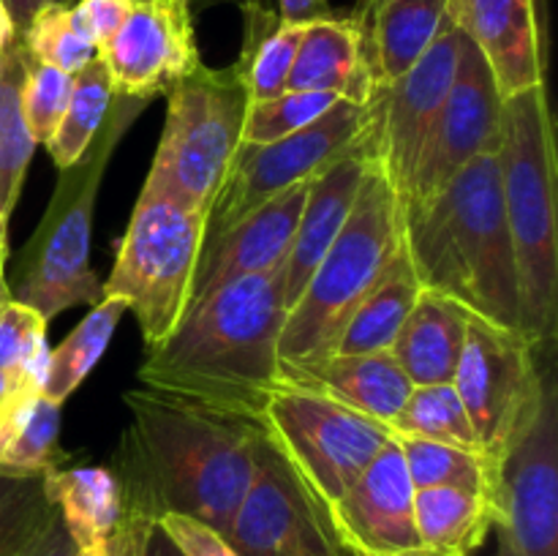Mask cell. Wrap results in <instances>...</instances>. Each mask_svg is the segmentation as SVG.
Returning <instances> with one entry per match:
<instances>
[{"mask_svg": "<svg viewBox=\"0 0 558 556\" xmlns=\"http://www.w3.org/2000/svg\"><path fill=\"white\" fill-rule=\"evenodd\" d=\"M283 265L223 283L191 305L172 336L147 349L136 371L142 387L259 423L278 387Z\"/></svg>", "mask_w": 558, "mask_h": 556, "instance_id": "6da1fadb", "label": "cell"}, {"mask_svg": "<svg viewBox=\"0 0 558 556\" xmlns=\"http://www.w3.org/2000/svg\"><path fill=\"white\" fill-rule=\"evenodd\" d=\"M131 412L114 463L142 485L156 512H183L227 537L254 480L259 423L210 412L136 387L123 396Z\"/></svg>", "mask_w": 558, "mask_h": 556, "instance_id": "7a4b0ae2", "label": "cell"}, {"mask_svg": "<svg viewBox=\"0 0 558 556\" xmlns=\"http://www.w3.org/2000/svg\"><path fill=\"white\" fill-rule=\"evenodd\" d=\"M401 245L420 287L452 300L472 319L521 333L499 153L469 161L425 205L401 207Z\"/></svg>", "mask_w": 558, "mask_h": 556, "instance_id": "3957f363", "label": "cell"}, {"mask_svg": "<svg viewBox=\"0 0 558 556\" xmlns=\"http://www.w3.org/2000/svg\"><path fill=\"white\" fill-rule=\"evenodd\" d=\"M496 153L515 254L521 336L539 358H550L558 336V161L548 87L505 98Z\"/></svg>", "mask_w": 558, "mask_h": 556, "instance_id": "277c9868", "label": "cell"}, {"mask_svg": "<svg viewBox=\"0 0 558 556\" xmlns=\"http://www.w3.org/2000/svg\"><path fill=\"white\" fill-rule=\"evenodd\" d=\"M145 107L147 101L114 93L96 140L82 161L60 172L63 178L54 189L52 205L22 251L11 298L31 305L47 322L76 305H96L104 300V281L90 267L93 210L114 145Z\"/></svg>", "mask_w": 558, "mask_h": 556, "instance_id": "5b68a950", "label": "cell"}, {"mask_svg": "<svg viewBox=\"0 0 558 556\" xmlns=\"http://www.w3.org/2000/svg\"><path fill=\"white\" fill-rule=\"evenodd\" d=\"M401 245V202L371 156L352 213L319 267L287 311L278 360L330 354L349 314L379 283Z\"/></svg>", "mask_w": 558, "mask_h": 556, "instance_id": "8992f818", "label": "cell"}, {"mask_svg": "<svg viewBox=\"0 0 558 556\" xmlns=\"http://www.w3.org/2000/svg\"><path fill=\"white\" fill-rule=\"evenodd\" d=\"M251 98L238 63L196 69L167 93V120L142 194L183 210L210 213L243 142Z\"/></svg>", "mask_w": 558, "mask_h": 556, "instance_id": "52a82bcc", "label": "cell"}, {"mask_svg": "<svg viewBox=\"0 0 558 556\" xmlns=\"http://www.w3.org/2000/svg\"><path fill=\"white\" fill-rule=\"evenodd\" d=\"M259 428L322 521L392 439L387 423L287 385H278L270 396Z\"/></svg>", "mask_w": 558, "mask_h": 556, "instance_id": "ba28073f", "label": "cell"}, {"mask_svg": "<svg viewBox=\"0 0 558 556\" xmlns=\"http://www.w3.org/2000/svg\"><path fill=\"white\" fill-rule=\"evenodd\" d=\"M205 229L207 213L147 196L136 202L104 298L125 300L147 349L167 341L189 311Z\"/></svg>", "mask_w": 558, "mask_h": 556, "instance_id": "9c48e42d", "label": "cell"}, {"mask_svg": "<svg viewBox=\"0 0 558 556\" xmlns=\"http://www.w3.org/2000/svg\"><path fill=\"white\" fill-rule=\"evenodd\" d=\"M371 134V104H354L341 98L322 118L283 140L267 145H243L227 169L221 189L207 213V240L218 238L272 196L314 180L330 164L347 156Z\"/></svg>", "mask_w": 558, "mask_h": 556, "instance_id": "30bf717a", "label": "cell"}, {"mask_svg": "<svg viewBox=\"0 0 558 556\" xmlns=\"http://www.w3.org/2000/svg\"><path fill=\"white\" fill-rule=\"evenodd\" d=\"M496 501V556H558V385L550 363L499 463Z\"/></svg>", "mask_w": 558, "mask_h": 556, "instance_id": "8fae6325", "label": "cell"}, {"mask_svg": "<svg viewBox=\"0 0 558 556\" xmlns=\"http://www.w3.org/2000/svg\"><path fill=\"white\" fill-rule=\"evenodd\" d=\"M548 363H539V354L521 333L469 322L452 387L477 431L480 447L496 463L532 412Z\"/></svg>", "mask_w": 558, "mask_h": 556, "instance_id": "7c38bea8", "label": "cell"}, {"mask_svg": "<svg viewBox=\"0 0 558 556\" xmlns=\"http://www.w3.org/2000/svg\"><path fill=\"white\" fill-rule=\"evenodd\" d=\"M501 109L505 98L499 96L483 52L461 31L456 80L425 136L407 191L398 196L401 207L425 205L439 196L469 161L499 150Z\"/></svg>", "mask_w": 558, "mask_h": 556, "instance_id": "4fadbf2b", "label": "cell"}, {"mask_svg": "<svg viewBox=\"0 0 558 556\" xmlns=\"http://www.w3.org/2000/svg\"><path fill=\"white\" fill-rule=\"evenodd\" d=\"M458 38L461 31L447 14L423 58L390 85H376L371 98V150L398 196L407 191L425 136L456 80Z\"/></svg>", "mask_w": 558, "mask_h": 556, "instance_id": "5bb4252c", "label": "cell"}, {"mask_svg": "<svg viewBox=\"0 0 558 556\" xmlns=\"http://www.w3.org/2000/svg\"><path fill=\"white\" fill-rule=\"evenodd\" d=\"M98 55L114 93L147 104L205 65L185 0H134L129 20Z\"/></svg>", "mask_w": 558, "mask_h": 556, "instance_id": "9a60e30c", "label": "cell"}, {"mask_svg": "<svg viewBox=\"0 0 558 556\" xmlns=\"http://www.w3.org/2000/svg\"><path fill=\"white\" fill-rule=\"evenodd\" d=\"M341 556H425L414 521V485L396 439L325 512Z\"/></svg>", "mask_w": 558, "mask_h": 556, "instance_id": "2e32d148", "label": "cell"}, {"mask_svg": "<svg viewBox=\"0 0 558 556\" xmlns=\"http://www.w3.org/2000/svg\"><path fill=\"white\" fill-rule=\"evenodd\" d=\"M227 540L240 556H341L316 507L265 439Z\"/></svg>", "mask_w": 558, "mask_h": 556, "instance_id": "e0dca14e", "label": "cell"}, {"mask_svg": "<svg viewBox=\"0 0 558 556\" xmlns=\"http://www.w3.org/2000/svg\"><path fill=\"white\" fill-rule=\"evenodd\" d=\"M308 185L311 180H305V183L272 196L270 202L259 205L254 213L243 216L232 227L223 229L218 238L202 245L199 265H196L194 283H191L189 309L223 283L276 270L287 262L294 229H298L300 213H303L305 196H308Z\"/></svg>", "mask_w": 558, "mask_h": 556, "instance_id": "ac0fdd59", "label": "cell"}, {"mask_svg": "<svg viewBox=\"0 0 558 556\" xmlns=\"http://www.w3.org/2000/svg\"><path fill=\"white\" fill-rule=\"evenodd\" d=\"M447 14L483 52L501 98L545 85L537 0H450Z\"/></svg>", "mask_w": 558, "mask_h": 556, "instance_id": "d6986e66", "label": "cell"}, {"mask_svg": "<svg viewBox=\"0 0 558 556\" xmlns=\"http://www.w3.org/2000/svg\"><path fill=\"white\" fill-rule=\"evenodd\" d=\"M278 385L316 392L387 425L414 387L392 352L278 360Z\"/></svg>", "mask_w": 558, "mask_h": 556, "instance_id": "ffe728a7", "label": "cell"}, {"mask_svg": "<svg viewBox=\"0 0 558 556\" xmlns=\"http://www.w3.org/2000/svg\"><path fill=\"white\" fill-rule=\"evenodd\" d=\"M371 156L374 150H371L368 134L354 150H349L347 156H341L311 180L308 196H305L303 213H300L298 229H294L292 249H289L287 265H283V305L287 311L298 303L300 292L319 267L322 256L327 254L332 240L347 223Z\"/></svg>", "mask_w": 558, "mask_h": 556, "instance_id": "44dd1931", "label": "cell"}, {"mask_svg": "<svg viewBox=\"0 0 558 556\" xmlns=\"http://www.w3.org/2000/svg\"><path fill=\"white\" fill-rule=\"evenodd\" d=\"M287 90L336 93L347 101L371 104L376 82L354 16H325L305 25Z\"/></svg>", "mask_w": 558, "mask_h": 556, "instance_id": "7402d4cb", "label": "cell"}, {"mask_svg": "<svg viewBox=\"0 0 558 556\" xmlns=\"http://www.w3.org/2000/svg\"><path fill=\"white\" fill-rule=\"evenodd\" d=\"M447 5L450 0H365L363 20H354L376 85H390L423 58L445 27Z\"/></svg>", "mask_w": 558, "mask_h": 556, "instance_id": "603a6c76", "label": "cell"}, {"mask_svg": "<svg viewBox=\"0 0 558 556\" xmlns=\"http://www.w3.org/2000/svg\"><path fill=\"white\" fill-rule=\"evenodd\" d=\"M472 316L441 294L423 289L392 343V358L414 387L452 382Z\"/></svg>", "mask_w": 558, "mask_h": 556, "instance_id": "cb8c5ba5", "label": "cell"}, {"mask_svg": "<svg viewBox=\"0 0 558 556\" xmlns=\"http://www.w3.org/2000/svg\"><path fill=\"white\" fill-rule=\"evenodd\" d=\"M499 518V505L485 494L414 488V521L425 556H474Z\"/></svg>", "mask_w": 558, "mask_h": 556, "instance_id": "d4e9b609", "label": "cell"}, {"mask_svg": "<svg viewBox=\"0 0 558 556\" xmlns=\"http://www.w3.org/2000/svg\"><path fill=\"white\" fill-rule=\"evenodd\" d=\"M44 485L76 551L109 543L123 516V496L112 469L54 467L44 472Z\"/></svg>", "mask_w": 558, "mask_h": 556, "instance_id": "484cf974", "label": "cell"}, {"mask_svg": "<svg viewBox=\"0 0 558 556\" xmlns=\"http://www.w3.org/2000/svg\"><path fill=\"white\" fill-rule=\"evenodd\" d=\"M423 287L414 278L412 265H409L403 245H398L390 267L379 278L374 289L357 303V309L349 314L341 336H338V354H374L390 352L396 343L398 330L407 322L409 311L417 303Z\"/></svg>", "mask_w": 558, "mask_h": 556, "instance_id": "4316f807", "label": "cell"}, {"mask_svg": "<svg viewBox=\"0 0 558 556\" xmlns=\"http://www.w3.org/2000/svg\"><path fill=\"white\" fill-rule=\"evenodd\" d=\"M27 55L22 38L0 52V223L11 221L27 167L36 153L25 114H22V85H25Z\"/></svg>", "mask_w": 558, "mask_h": 556, "instance_id": "83f0119b", "label": "cell"}, {"mask_svg": "<svg viewBox=\"0 0 558 556\" xmlns=\"http://www.w3.org/2000/svg\"><path fill=\"white\" fill-rule=\"evenodd\" d=\"M60 403L44 392L14 390L0 407V467L49 472L60 456Z\"/></svg>", "mask_w": 558, "mask_h": 556, "instance_id": "f1b7e54d", "label": "cell"}, {"mask_svg": "<svg viewBox=\"0 0 558 556\" xmlns=\"http://www.w3.org/2000/svg\"><path fill=\"white\" fill-rule=\"evenodd\" d=\"M245 47L238 69L251 101H267L287 93L305 25L278 20L259 3H245Z\"/></svg>", "mask_w": 558, "mask_h": 556, "instance_id": "f546056e", "label": "cell"}, {"mask_svg": "<svg viewBox=\"0 0 558 556\" xmlns=\"http://www.w3.org/2000/svg\"><path fill=\"white\" fill-rule=\"evenodd\" d=\"M392 439L401 450L414 488L447 485V488L472 491V494H485L496 499L499 463L485 456L483 450H469V447L447 445V442L417 439V436L396 434V431H392Z\"/></svg>", "mask_w": 558, "mask_h": 556, "instance_id": "4dcf8cb0", "label": "cell"}, {"mask_svg": "<svg viewBox=\"0 0 558 556\" xmlns=\"http://www.w3.org/2000/svg\"><path fill=\"white\" fill-rule=\"evenodd\" d=\"M125 311H129L125 300L104 298L58 347L49 349L47 379H44L41 390L49 401L63 407L65 398L74 396L76 387L85 382V376L96 368L101 354L107 352Z\"/></svg>", "mask_w": 558, "mask_h": 556, "instance_id": "1f68e13d", "label": "cell"}, {"mask_svg": "<svg viewBox=\"0 0 558 556\" xmlns=\"http://www.w3.org/2000/svg\"><path fill=\"white\" fill-rule=\"evenodd\" d=\"M112 98V76H109V69L101 60V55H96L85 69H80L71 76L69 107H65V114L60 120L58 131L52 134V140L44 145L60 172L82 161L87 147L96 140L98 129L107 120Z\"/></svg>", "mask_w": 558, "mask_h": 556, "instance_id": "d6a6232c", "label": "cell"}, {"mask_svg": "<svg viewBox=\"0 0 558 556\" xmlns=\"http://www.w3.org/2000/svg\"><path fill=\"white\" fill-rule=\"evenodd\" d=\"M54 512L44 472L0 467V556L31 554Z\"/></svg>", "mask_w": 558, "mask_h": 556, "instance_id": "836d02e7", "label": "cell"}, {"mask_svg": "<svg viewBox=\"0 0 558 556\" xmlns=\"http://www.w3.org/2000/svg\"><path fill=\"white\" fill-rule=\"evenodd\" d=\"M390 428L396 434L417 436V439L447 442V445L469 447V450H483L477 431H474L452 382L412 387L403 407L390 420Z\"/></svg>", "mask_w": 558, "mask_h": 556, "instance_id": "e575fe53", "label": "cell"}, {"mask_svg": "<svg viewBox=\"0 0 558 556\" xmlns=\"http://www.w3.org/2000/svg\"><path fill=\"white\" fill-rule=\"evenodd\" d=\"M47 325L38 311L16 300L0 311V371L14 390H44L49 363Z\"/></svg>", "mask_w": 558, "mask_h": 556, "instance_id": "d590c367", "label": "cell"}, {"mask_svg": "<svg viewBox=\"0 0 558 556\" xmlns=\"http://www.w3.org/2000/svg\"><path fill=\"white\" fill-rule=\"evenodd\" d=\"M31 60L52 69L65 71L74 76L76 71L85 69L98 55L96 44L87 38L76 22L71 3H49L36 11L25 31L20 33Z\"/></svg>", "mask_w": 558, "mask_h": 556, "instance_id": "8d00e7d4", "label": "cell"}, {"mask_svg": "<svg viewBox=\"0 0 558 556\" xmlns=\"http://www.w3.org/2000/svg\"><path fill=\"white\" fill-rule=\"evenodd\" d=\"M341 96L316 90H287L267 101H251L245 109L243 145H267L305 129L327 112Z\"/></svg>", "mask_w": 558, "mask_h": 556, "instance_id": "74e56055", "label": "cell"}, {"mask_svg": "<svg viewBox=\"0 0 558 556\" xmlns=\"http://www.w3.org/2000/svg\"><path fill=\"white\" fill-rule=\"evenodd\" d=\"M123 496V516L109 537V556H183L167 532L158 527V512L145 491L129 478H118Z\"/></svg>", "mask_w": 558, "mask_h": 556, "instance_id": "f35d334b", "label": "cell"}, {"mask_svg": "<svg viewBox=\"0 0 558 556\" xmlns=\"http://www.w3.org/2000/svg\"><path fill=\"white\" fill-rule=\"evenodd\" d=\"M71 98V74L31 60L22 85V114L36 145H47Z\"/></svg>", "mask_w": 558, "mask_h": 556, "instance_id": "ab89813d", "label": "cell"}, {"mask_svg": "<svg viewBox=\"0 0 558 556\" xmlns=\"http://www.w3.org/2000/svg\"><path fill=\"white\" fill-rule=\"evenodd\" d=\"M156 521L183 556H240L221 532L183 512H161Z\"/></svg>", "mask_w": 558, "mask_h": 556, "instance_id": "60d3db41", "label": "cell"}, {"mask_svg": "<svg viewBox=\"0 0 558 556\" xmlns=\"http://www.w3.org/2000/svg\"><path fill=\"white\" fill-rule=\"evenodd\" d=\"M131 5H134V0H74L71 9H74L82 31L87 33V38L101 52L112 41L114 33L123 27V22L129 20Z\"/></svg>", "mask_w": 558, "mask_h": 556, "instance_id": "b9f144b4", "label": "cell"}, {"mask_svg": "<svg viewBox=\"0 0 558 556\" xmlns=\"http://www.w3.org/2000/svg\"><path fill=\"white\" fill-rule=\"evenodd\" d=\"M74 554H76V543L71 540L63 518L54 512V518L49 521V527L44 529V534L36 540V545H33L27 556H74Z\"/></svg>", "mask_w": 558, "mask_h": 556, "instance_id": "7bdbcfd3", "label": "cell"}, {"mask_svg": "<svg viewBox=\"0 0 558 556\" xmlns=\"http://www.w3.org/2000/svg\"><path fill=\"white\" fill-rule=\"evenodd\" d=\"M332 16L330 0H278V20L308 25V22Z\"/></svg>", "mask_w": 558, "mask_h": 556, "instance_id": "ee69618b", "label": "cell"}, {"mask_svg": "<svg viewBox=\"0 0 558 556\" xmlns=\"http://www.w3.org/2000/svg\"><path fill=\"white\" fill-rule=\"evenodd\" d=\"M49 3H74V0H0L5 11H9L11 22H14L16 33H22L27 27V22L36 16V11H41Z\"/></svg>", "mask_w": 558, "mask_h": 556, "instance_id": "f6af8a7d", "label": "cell"}, {"mask_svg": "<svg viewBox=\"0 0 558 556\" xmlns=\"http://www.w3.org/2000/svg\"><path fill=\"white\" fill-rule=\"evenodd\" d=\"M5 259H9V229H0V311L14 300L9 281H5Z\"/></svg>", "mask_w": 558, "mask_h": 556, "instance_id": "bcb514c9", "label": "cell"}, {"mask_svg": "<svg viewBox=\"0 0 558 556\" xmlns=\"http://www.w3.org/2000/svg\"><path fill=\"white\" fill-rule=\"evenodd\" d=\"M16 38H20V33H16L14 22H11L9 11H5L3 5H0V52H3V49L9 47V44H14Z\"/></svg>", "mask_w": 558, "mask_h": 556, "instance_id": "7dc6e473", "label": "cell"}, {"mask_svg": "<svg viewBox=\"0 0 558 556\" xmlns=\"http://www.w3.org/2000/svg\"><path fill=\"white\" fill-rule=\"evenodd\" d=\"M11 392H14V387H11V382L5 379V374H3V371H0V407H3V403L9 401Z\"/></svg>", "mask_w": 558, "mask_h": 556, "instance_id": "c3c4849f", "label": "cell"}, {"mask_svg": "<svg viewBox=\"0 0 558 556\" xmlns=\"http://www.w3.org/2000/svg\"><path fill=\"white\" fill-rule=\"evenodd\" d=\"M74 556H109V545H98V548H82Z\"/></svg>", "mask_w": 558, "mask_h": 556, "instance_id": "681fc988", "label": "cell"}, {"mask_svg": "<svg viewBox=\"0 0 558 556\" xmlns=\"http://www.w3.org/2000/svg\"><path fill=\"white\" fill-rule=\"evenodd\" d=\"M0 229H9V223H0Z\"/></svg>", "mask_w": 558, "mask_h": 556, "instance_id": "f907efd6", "label": "cell"}, {"mask_svg": "<svg viewBox=\"0 0 558 556\" xmlns=\"http://www.w3.org/2000/svg\"><path fill=\"white\" fill-rule=\"evenodd\" d=\"M185 3H194V0H185Z\"/></svg>", "mask_w": 558, "mask_h": 556, "instance_id": "816d5d0a", "label": "cell"}]
</instances>
